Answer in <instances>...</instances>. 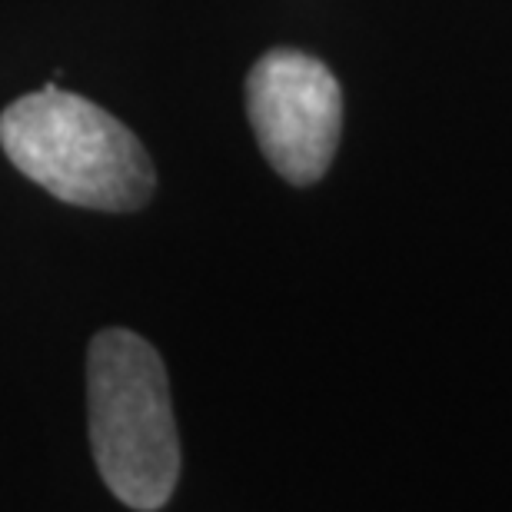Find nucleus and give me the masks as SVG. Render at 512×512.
Masks as SVG:
<instances>
[{
  "label": "nucleus",
  "instance_id": "nucleus-1",
  "mask_svg": "<svg viewBox=\"0 0 512 512\" xmlns=\"http://www.w3.org/2000/svg\"><path fill=\"white\" fill-rule=\"evenodd\" d=\"M0 147L27 180L84 210H140L157 187L137 133L57 84L14 100L0 114Z\"/></svg>",
  "mask_w": 512,
  "mask_h": 512
},
{
  "label": "nucleus",
  "instance_id": "nucleus-2",
  "mask_svg": "<svg viewBox=\"0 0 512 512\" xmlns=\"http://www.w3.org/2000/svg\"><path fill=\"white\" fill-rule=\"evenodd\" d=\"M90 443L120 503L163 509L180 479V436L163 360L143 336L104 330L87 350Z\"/></svg>",
  "mask_w": 512,
  "mask_h": 512
},
{
  "label": "nucleus",
  "instance_id": "nucleus-3",
  "mask_svg": "<svg viewBox=\"0 0 512 512\" xmlns=\"http://www.w3.org/2000/svg\"><path fill=\"white\" fill-rule=\"evenodd\" d=\"M247 114L263 157L283 180L310 187L330 170L343 94L330 67L303 50H270L247 77Z\"/></svg>",
  "mask_w": 512,
  "mask_h": 512
}]
</instances>
